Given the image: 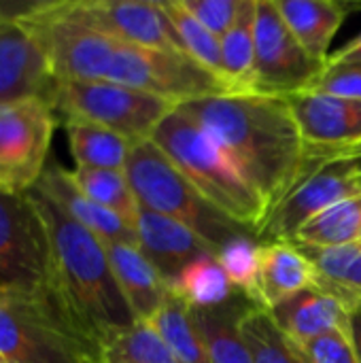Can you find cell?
Returning <instances> with one entry per match:
<instances>
[{"mask_svg":"<svg viewBox=\"0 0 361 363\" xmlns=\"http://www.w3.org/2000/svg\"><path fill=\"white\" fill-rule=\"evenodd\" d=\"M38 36L57 81H102L136 87L177 106L232 94L223 79L187 53L149 49L102 34L70 17L62 2H40L19 13Z\"/></svg>","mask_w":361,"mask_h":363,"instance_id":"6da1fadb","label":"cell"},{"mask_svg":"<svg viewBox=\"0 0 361 363\" xmlns=\"http://www.w3.org/2000/svg\"><path fill=\"white\" fill-rule=\"evenodd\" d=\"M240 168L268 211L302 174L309 147L287 98L260 91L219 94L177 106Z\"/></svg>","mask_w":361,"mask_h":363,"instance_id":"7a4b0ae2","label":"cell"},{"mask_svg":"<svg viewBox=\"0 0 361 363\" xmlns=\"http://www.w3.org/2000/svg\"><path fill=\"white\" fill-rule=\"evenodd\" d=\"M28 198L49 232L57 298L64 315L96 362L109 340L138 321L117 285L104 242L72 221L36 187Z\"/></svg>","mask_w":361,"mask_h":363,"instance_id":"3957f363","label":"cell"},{"mask_svg":"<svg viewBox=\"0 0 361 363\" xmlns=\"http://www.w3.org/2000/svg\"><path fill=\"white\" fill-rule=\"evenodd\" d=\"M151 140L215 208L257 234L268 215V204L234 160L198 123L174 108Z\"/></svg>","mask_w":361,"mask_h":363,"instance_id":"277c9868","label":"cell"},{"mask_svg":"<svg viewBox=\"0 0 361 363\" xmlns=\"http://www.w3.org/2000/svg\"><path fill=\"white\" fill-rule=\"evenodd\" d=\"M0 298L40 308L72 332L57 298L49 232L28 194L0 191Z\"/></svg>","mask_w":361,"mask_h":363,"instance_id":"5b68a950","label":"cell"},{"mask_svg":"<svg viewBox=\"0 0 361 363\" xmlns=\"http://www.w3.org/2000/svg\"><path fill=\"white\" fill-rule=\"evenodd\" d=\"M123 172L140 208L187 225L215 251L236 236L253 234L215 208L155 147L153 140L134 145Z\"/></svg>","mask_w":361,"mask_h":363,"instance_id":"8992f818","label":"cell"},{"mask_svg":"<svg viewBox=\"0 0 361 363\" xmlns=\"http://www.w3.org/2000/svg\"><path fill=\"white\" fill-rule=\"evenodd\" d=\"M51 102L60 119L102 125L134 145L151 140L177 108L174 102L155 94L102 81H57Z\"/></svg>","mask_w":361,"mask_h":363,"instance_id":"52a82bcc","label":"cell"},{"mask_svg":"<svg viewBox=\"0 0 361 363\" xmlns=\"http://www.w3.org/2000/svg\"><path fill=\"white\" fill-rule=\"evenodd\" d=\"M361 194L351 151H315L291 189L268 211L255 240L260 245L294 242L298 232L326 208Z\"/></svg>","mask_w":361,"mask_h":363,"instance_id":"ba28073f","label":"cell"},{"mask_svg":"<svg viewBox=\"0 0 361 363\" xmlns=\"http://www.w3.org/2000/svg\"><path fill=\"white\" fill-rule=\"evenodd\" d=\"M57 113L47 98L0 104V191L26 196L47 168Z\"/></svg>","mask_w":361,"mask_h":363,"instance_id":"9c48e42d","label":"cell"},{"mask_svg":"<svg viewBox=\"0 0 361 363\" xmlns=\"http://www.w3.org/2000/svg\"><path fill=\"white\" fill-rule=\"evenodd\" d=\"M328 62L313 57L285 26L274 0H257L255 91L291 98L311 91Z\"/></svg>","mask_w":361,"mask_h":363,"instance_id":"30bf717a","label":"cell"},{"mask_svg":"<svg viewBox=\"0 0 361 363\" xmlns=\"http://www.w3.org/2000/svg\"><path fill=\"white\" fill-rule=\"evenodd\" d=\"M0 363H94V357L57 317L0 298Z\"/></svg>","mask_w":361,"mask_h":363,"instance_id":"8fae6325","label":"cell"},{"mask_svg":"<svg viewBox=\"0 0 361 363\" xmlns=\"http://www.w3.org/2000/svg\"><path fill=\"white\" fill-rule=\"evenodd\" d=\"M64 11L81 23L130 45L183 51L162 2L145 0H64Z\"/></svg>","mask_w":361,"mask_h":363,"instance_id":"7c38bea8","label":"cell"},{"mask_svg":"<svg viewBox=\"0 0 361 363\" xmlns=\"http://www.w3.org/2000/svg\"><path fill=\"white\" fill-rule=\"evenodd\" d=\"M55 83L38 36L19 15H9L0 26V104L28 98L51 100Z\"/></svg>","mask_w":361,"mask_h":363,"instance_id":"4fadbf2b","label":"cell"},{"mask_svg":"<svg viewBox=\"0 0 361 363\" xmlns=\"http://www.w3.org/2000/svg\"><path fill=\"white\" fill-rule=\"evenodd\" d=\"M287 100L309 149L349 151L361 145V100L319 91H304Z\"/></svg>","mask_w":361,"mask_h":363,"instance_id":"5bb4252c","label":"cell"},{"mask_svg":"<svg viewBox=\"0 0 361 363\" xmlns=\"http://www.w3.org/2000/svg\"><path fill=\"white\" fill-rule=\"evenodd\" d=\"M136 245L166 283L189 262L202 255H217V251L187 225L147 208H140L136 221Z\"/></svg>","mask_w":361,"mask_h":363,"instance_id":"9a60e30c","label":"cell"},{"mask_svg":"<svg viewBox=\"0 0 361 363\" xmlns=\"http://www.w3.org/2000/svg\"><path fill=\"white\" fill-rule=\"evenodd\" d=\"M36 189L47 196L57 208H62L72 221L89 230L102 242H128L136 245V230L128 225L121 217L96 204L89 196H85L70 177V170L60 166L45 168Z\"/></svg>","mask_w":361,"mask_h":363,"instance_id":"2e32d148","label":"cell"},{"mask_svg":"<svg viewBox=\"0 0 361 363\" xmlns=\"http://www.w3.org/2000/svg\"><path fill=\"white\" fill-rule=\"evenodd\" d=\"M268 315L287 338L304 347L330 332H347L351 308L336 296L313 285L311 289L268 308Z\"/></svg>","mask_w":361,"mask_h":363,"instance_id":"e0dca14e","label":"cell"},{"mask_svg":"<svg viewBox=\"0 0 361 363\" xmlns=\"http://www.w3.org/2000/svg\"><path fill=\"white\" fill-rule=\"evenodd\" d=\"M117 285L132 308L136 321L149 323L168 302L170 291L166 279L138 249L128 242H104Z\"/></svg>","mask_w":361,"mask_h":363,"instance_id":"ac0fdd59","label":"cell"},{"mask_svg":"<svg viewBox=\"0 0 361 363\" xmlns=\"http://www.w3.org/2000/svg\"><path fill=\"white\" fill-rule=\"evenodd\" d=\"M315 285V268L296 242L260 245V296L268 311Z\"/></svg>","mask_w":361,"mask_h":363,"instance_id":"d6986e66","label":"cell"},{"mask_svg":"<svg viewBox=\"0 0 361 363\" xmlns=\"http://www.w3.org/2000/svg\"><path fill=\"white\" fill-rule=\"evenodd\" d=\"M285 26L317 60L328 62L330 45L347 19V4L338 0H274Z\"/></svg>","mask_w":361,"mask_h":363,"instance_id":"ffe728a7","label":"cell"},{"mask_svg":"<svg viewBox=\"0 0 361 363\" xmlns=\"http://www.w3.org/2000/svg\"><path fill=\"white\" fill-rule=\"evenodd\" d=\"M249 306L251 302L243 294H238L232 302L219 308H189L209 363H251L249 347L240 332V319Z\"/></svg>","mask_w":361,"mask_h":363,"instance_id":"44dd1931","label":"cell"},{"mask_svg":"<svg viewBox=\"0 0 361 363\" xmlns=\"http://www.w3.org/2000/svg\"><path fill=\"white\" fill-rule=\"evenodd\" d=\"M168 291L191 311L219 308L238 296L226 270L217 262V255H202L189 262L174 279L168 281Z\"/></svg>","mask_w":361,"mask_h":363,"instance_id":"7402d4cb","label":"cell"},{"mask_svg":"<svg viewBox=\"0 0 361 363\" xmlns=\"http://www.w3.org/2000/svg\"><path fill=\"white\" fill-rule=\"evenodd\" d=\"M315 268V285L351 311L361 304V242L347 247L298 245Z\"/></svg>","mask_w":361,"mask_h":363,"instance_id":"603a6c76","label":"cell"},{"mask_svg":"<svg viewBox=\"0 0 361 363\" xmlns=\"http://www.w3.org/2000/svg\"><path fill=\"white\" fill-rule=\"evenodd\" d=\"M74 168L126 170L134 143L126 136L87 121H64Z\"/></svg>","mask_w":361,"mask_h":363,"instance_id":"cb8c5ba5","label":"cell"},{"mask_svg":"<svg viewBox=\"0 0 361 363\" xmlns=\"http://www.w3.org/2000/svg\"><path fill=\"white\" fill-rule=\"evenodd\" d=\"M255 11L257 0H243L238 19L221 36L223 81L232 94L255 91Z\"/></svg>","mask_w":361,"mask_h":363,"instance_id":"d4e9b609","label":"cell"},{"mask_svg":"<svg viewBox=\"0 0 361 363\" xmlns=\"http://www.w3.org/2000/svg\"><path fill=\"white\" fill-rule=\"evenodd\" d=\"M240 332L251 363H309L302 347L287 338L264 308L251 304L240 319Z\"/></svg>","mask_w":361,"mask_h":363,"instance_id":"484cf974","label":"cell"},{"mask_svg":"<svg viewBox=\"0 0 361 363\" xmlns=\"http://www.w3.org/2000/svg\"><path fill=\"white\" fill-rule=\"evenodd\" d=\"M304 247H347L361 242V194L319 213L296 236Z\"/></svg>","mask_w":361,"mask_h":363,"instance_id":"4316f807","label":"cell"},{"mask_svg":"<svg viewBox=\"0 0 361 363\" xmlns=\"http://www.w3.org/2000/svg\"><path fill=\"white\" fill-rule=\"evenodd\" d=\"M77 187L89 196L96 204L121 217L136 230L140 204L132 191V185L123 170H100V168H74L70 170Z\"/></svg>","mask_w":361,"mask_h":363,"instance_id":"83f0119b","label":"cell"},{"mask_svg":"<svg viewBox=\"0 0 361 363\" xmlns=\"http://www.w3.org/2000/svg\"><path fill=\"white\" fill-rule=\"evenodd\" d=\"M164 11L174 26V32L181 40L183 51L196 60L206 70L223 79V60H221V38L213 34L204 23H200L183 4V0H164ZM228 85V83H226ZM232 91V89H230Z\"/></svg>","mask_w":361,"mask_h":363,"instance_id":"f1b7e54d","label":"cell"},{"mask_svg":"<svg viewBox=\"0 0 361 363\" xmlns=\"http://www.w3.org/2000/svg\"><path fill=\"white\" fill-rule=\"evenodd\" d=\"M149 323L155 328V332L162 336V340L168 345L179 363H209L191 313L183 302L170 296L162 311Z\"/></svg>","mask_w":361,"mask_h":363,"instance_id":"f546056e","label":"cell"},{"mask_svg":"<svg viewBox=\"0 0 361 363\" xmlns=\"http://www.w3.org/2000/svg\"><path fill=\"white\" fill-rule=\"evenodd\" d=\"M96 363H179L151 323L138 321L134 328L109 340Z\"/></svg>","mask_w":361,"mask_h":363,"instance_id":"4dcf8cb0","label":"cell"},{"mask_svg":"<svg viewBox=\"0 0 361 363\" xmlns=\"http://www.w3.org/2000/svg\"><path fill=\"white\" fill-rule=\"evenodd\" d=\"M217 262L226 270L234 289L253 306L262 308L260 296V242L253 234L236 236L217 251Z\"/></svg>","mask_w":361,"mask_h":363,"instance_id":"1f68e13d","label":"cell"},{"mask_svg":"<svg viewBox=\"0 0 361 363\" xmlns=\"http://www.w3.org/2000/svg\"><path fill=\"white\" fill-rule=\"evenodd\" d=\"M185 9L219 38L234 26L243 0H183Z\"/></svg>","mask_w":361,"mask_h":363,"instance_id":"d6a6232c","label":"cell"},{"mask_svg":"<svg viewBox=\"0 0 361 363\" xmlns=\"http://www.w3.org/2000/svg\"><path fill=\"white\" fill-rule=\"evenodd\" d=\"M311 91L361 100V64H328Z\"/></svg>","mask_w":361,"mask_h":363,"instance_id":"836d02e7","label":"cell"},{"mask_svg":"<svg viewBox=\"0 0 361 363\" xmlns=\"http://www.w3.org/2000/svg\"><path fill=\"white\" fill-rule=\"evenodd\" d=\"M309 363H360L347 332H330L302 347Z\"/></svg>","mask_w":361,"mask_h":363,"instance_id":"e575fe53","label":"cell"},{"mask_svg":"<svg viewBox=\"0 0 361 363\" xmlns=\"http://www.w3.org/2000/svg\"><path fill=\"white\" fill-rule=\"evenodd\" d=\"M328 64H361V34L345 43L340 49L332 51Z\"/></svg>","mask_w":361,"mask_h":363,"instance_id":"d590c367","label":"cell"},{"mask_svg":"<svg viewBox=\"0 0 361 363\" xmlns=\"http://www.w3.org/2000/svg\"><path fill=\"white\" fill-rule=\"evenodd\" d=\"M347 334L351 338V345L355 349L357 362L361 363V304L355 306L349 315V325H347Z\"/></svg>","mask_w":361,"mask_h":363,"instance_id":"8d00e7d4","label":"cell"},{"mask_svg":"<svg viewBox=\"0 0 361 363\" xmlns=\"http://www.w3.org/2000/svg\"><path fill=\"white\" fill-rule=\"evenodd\" d=\"M349 151H351V157H353V164H355V172H357V179H360L361 185V145L349 149Z\"/></svg>","mask_w":361,"mask_h":363,"instance_id":"74e56055","label":"cell"},{"mask_svg":"<svg viewBox=\"0 0 361 363\" xmlns=\"http://www.w3.org/2000/svg\"><path fill=\"white\" fill-rule=\"evenodd\" d=\"M6 17H9V15H6V13H4V11L0 9V26L4 23V19H6Z\"/></svg>","mask_w":361,"mask_h":363,"instance_id":"f35d334b","label":"cell"}]
</instances>
